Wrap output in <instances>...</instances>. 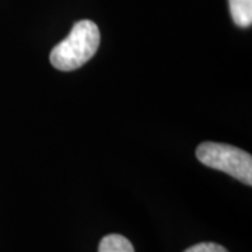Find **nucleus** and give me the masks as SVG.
Instances as JSON below:
<instances>
[{"label":"nucleus","instance_id":"20e7f679","mask_svg":"<svg viewBox=\"0 0 252 252\" xmlns=\"http://www.w3.org/2000/svg\"><path fill=\"white\" fill-rule=\"evenodd\" d=\"M98 252H135V248L124 235L109 234L99 241Z\"/></svg>","mask_w":252,"mask_h":252},{"label":"nucleus","instance_id":"7ed1b4c3","mask_svg":"<svg viewBox=\"0 0 252 252\" xmlns=\"http://www.w3.org/2000/svg\"><path fill=\"white\" fill-rule=\"evenodd\" d=\"M228 7L235 26L241 28L251 27L252 0H228Z\"/></svg>","mask_w":252,"mask_h":252},{"label":"nucleus","instance_id":"f257e3e1","mask_svg":"<svg viewBox=\"0 0 252 252\" xmlns=\"http://www.w3.org/2000/svg\"><path fill=\"white\" fill-rule=\"evenodd\" d=\"M101 35L95 23L80 20L74 23L70 34L54 46L49 61L61 72H72L90 61L98 51Z\"/></svg>","mask_w":252,"mask_h":252},{"label":"nucleus","instance_id":"f03ea898","mask_svg":"<svg viewBox=\"0 0 252 252\" xmlns=\"http://www.w3.org/2000/svg\"><path fill=\"white\" fill-rule=\"evenodd\" d=\"M196 157L202 164L223 171L245 185H252V157L238 147L225 143L205 142L196 149Z\"/></svg>","mask_w":252,"mask_h":252},{"label":"nucleus","instance_id":"39448f33","mask_svg":"<svg viewBox=\"0 0 252 252\" xmlns=\"http://www.w3.org/2000/svg\"><path fill=\"white\" fill-rule=\"evenodd\" d=\"M184 252H228L223 245L216 243H200L189 247Z\"/></svg>","mask_w":252,"mask_h":252}]
</instances>
